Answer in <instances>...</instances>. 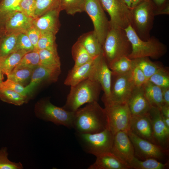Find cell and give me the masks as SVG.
<instances>
[{"mask_svg":"<svg viewBox=\"0 0 169 169\" xmlns=\"http://www.w3.org/2000/svg\"><path fill=\"white\" fill-rule=\"evenodd\" d=\"M73 128L79 134L95 133L109 129L104 108L98 102L87 103L79 108L74 112Z\"/></svg>","mask_w":169,"mask_h":169,"instance_id":"cell-1","label":"cell"},{"mask_svg":"<svg viewBox=\"0 0 169 169\" xmlns=\"http://www.w3.org/2000/svg\"><path fill=\"white\" fill-rule=\"evenodd\" d=\"M70 87L63 108L72 112L75 111L85 104L98 102L102 90L99 83L91 78L86 79Z\"/></svg>","mask_w":169,"mask_h":169,"instance_id":"cell-2","label":"cell"},{"mask_svg":"<svg viewBox=\"0 0 169 169\" xmlns=\"http://www.w3.org/2000/svg\"><path fill=\"white\" fill-rule=\"evenodd\" d=\"M131 46V51L128 57L131 59L144 57L158 59L167 51V46L154 36L144 40L136 34L131 25L124 29Z\"/></svg>","mask_w":169,"mask_h":169,"instance_id":"cell-3","label":"cell"},{"mask_svg":"<svg viewBox=\"0 0 169 169\" xmlns=\"http://www.w3.org/2000/svg\"><path fill=\"white\" fill-rule=\"evenodd\" d=\"M102 54L109 66L131 51V44L124 29L110 28L102 45Z\"/></svg>","mask_w":169,"mask_h":169,"instance_id":"cell-4","label":"cell"},{"mask_svg":"<svg viewBox=\"0 0 169 169\" xmlns=\"http://www.w3.org/2000/svg\"><path fill=\"white\" fill-rule=\"evenodd\" d=\"M110 130L114 135L119 131H130L132 115L127 103L113 102L102 97Z\"/></svg>","mask_w":169,"mask_h":169,"instance_id":"cell-5","label":"cell"},{"mask_svg":"<svg viewBox=\"0 0 169 169\" xmlns=\"http://www.w3.org/2000/svg\"><path fill=\"white\" fill-rule=\"evenodd\" d=\"M131 26L141 39H148L156 16L152 3L150 0L142 2L131 8Z\"/></svg>","mask_w":169,"mask_h":169,"instance_id":"cell-6","label":"cell"},{"mask_svg":"<svg viewBox=\"0 0 169 169\" xmlns=\"http://www.w3.org/2000/svg\"><path fill=\"white\" fill-rule=\"evenodd\" d=\"M35 113L37 117L41 120L73 128L74 112L57 106L49 100H43L38 102L35 106Z\"/></svg>","mask_w":169,"mask_h":169,"instance_id":"cell-7","label":"cell"},{"mask_svg":"<svg viewBox=\"0 0 169 169\" xmlns=\"http://www.w3.org/2000/svg\"><path fill=\"white\" fill-rule=\"evenodd\" d=\"M82 147L87 153L96 156L110 151L114 135L108 129L95 133H76Z\"/></svg>","mask_w":169,"mask_h":169,"instance_id":"cell-8","label":"cell"},{"mask_svg":"<svg viewBox=\"0 0 169 169\" xmlns=\"http://www.w3.org/2000/svg\"><path fill=\"white\" fill-rule=\"evenodd\" d=\"M110 16L111 28L124 29L132 21L131 8L121 0H99Z\"/></svg>","mask_w":169,"mask_h":169,"instance_id":"cell-9","label":"cell"},{"mask_svg":"<svg viewBox=\"0 0 169 169\" xmlns=\"http://www.w3.org/2000/svg\"><path fill=\"white\" fill-rule=\"evenodd\" d=\"M84 12L91 19L93 30L102 45L111 28L109 20L99 0H85Z\"/></svg>","mask_w":169,"mask_h":169,"instance_id":"cell-10","label":"cell"},{"mask_svg":"<svg viewBox=\"0 0 169 169\" xmlns=\"http://www.w3.org/2000/svg\"><path fill=\"white\" fill-rule=\"evenodd\" d=\"M131 72L120 74L112 73L110 96L108 98L102 97L114 102L127 103L136 87L131 78Z\"/></svg>","mask_w":169,"mask_h":169,"instance_id":"cell-11","label":"cell"},{"mask_svg":"<svg viewBox=\"0 0 169 169\" xmlns=\"http://www.w3.org/2000/svg\"><path fill=\"white\" fill-rule=\"evenodd\" d=\"M127 133L133 146L136 157L142 160L153 158L159 161L165 158L168 150L142 139L130 131Z\"/></svg>","mask_w":169,"mask_h":169,"instance_id":"cell-12","label":"cell"},{"mask_svg":"<svg viewBox=\"0 0 169 169\" xmlns=\"http://www.w3.org/2000/svg\"><path fill=\"white\" fill-rule=\"evenodd\" d=\"M61 72L60 66H52L39 64L34 69L29 84L25 87L28 96L43 82H55Z\"/></svg>","mask_w":169,"mask_h":169,"instance_id":"cell-13","label":"cell"},{"mask_svg":"<svg viewBox=\"0 0 169 169\" xmlns=\"http://www.w3.org/2000/svg\"><path fill=\"white\" fill-rule=\"evenodd\" d=\"M148 114L151 121L153 137L156 144L167 150L169 128L163 121L160 109L151 106Z\"/></svg>","mask_w":169,"mask_h":169,"instance_id":"cell-14","label":"cell"},{"mask_svg":"<svg viewBox=\"0 0 169 169\" xmlns=\"http://www.w3.org/2000/svg\"><path fill=\"white\" fill-rule=\"evenodd\" d=\"M110 151L129 166L135 156L134 147L127 132L120 131L114 134Z\"/></svg>","mask_w":169,"mask_h":169,"instance_id":"cell-15","label":"cell"},{"mask_svg":"<svg viewBox=\"0 0 169 169\" xmlns=\"http://www.w3.org/2000/svg\"><path fill=\"white\" fill-rule=\"evenodd\" d=\"M34 19L21 11L16 12L4 22L0 36L7 33H24L33 25Z\"/></svg>","mask_w":169,"mask_h":169,"instance_id":"cell-16","label":"cell"},{"mask_svg":"<svg viewBox=\"0 0 169 169\" xmlns=\"http://www.w3.org/2000/svg\"><path fill=\"white\" fill-rule=\"evenodd\" d=\"M112 72L102 54L98 57L92 75L90 78L97 81L104 92L103 96L109 98L110 95Z\"/></svg>","mask_w":169,"mask_h":169,"instance_id":"cell-17","label":"cell"},{"mask_svg":"<svg viewBox=\"0 0 169 169\" xmlns=\"http://www.w3.org/2000/svg\"><path fill=\"white\" fill-rule=\"evenodd\" d=\"M130 131L142 139L156 144L148 113L141 115H132Z\"/></svg>","mask_w":169,"mask_h":169,"instance_id":"cell-18","label":"cell"},{"mask_svg":"<svg viewBox=\"0 0 169 169\" xmlns=\"http://www.w3.org/2000/svg\"><path fill=\"white\" fill-rule=\"evenodd\" d=\"M61 7L51 10L34 19L33 25L40 31H49L56 34L60 27L59 16Z\"/></svg>","mask_w":169,"mask_h":169,"instance_id":"cell-19","label":"cell"},{"mask_svg":"<svg viewBox=\"0 0 169 169\" xmlns=\"http://www.w3.org/2000/svg\"><path fill=\"white\" fill-rule=\"evenodd\" d=\"M98 56L81 66L76 68L73 67L69 72L64 81V84L71 86L86 79L90 78L92 75Z\"/></svg>","mask_w":169,"mask_h":169,"instance_id":"cell-20","label":"cell"},{"mask_svg":"<svg viewBox=\"0 0 169 169\" xmlns=\"http://www.w3.org/2000/svg\"><path fill=\"white\" fill-rule=\"evenodd\" d=\"M127 103L132 115L147 114L151 107L142 87H135Z\"/></svg>","mask_w":169,"mask_h":169,"instance_id":"cell-21","label":"cell"},{"mask_svg":"<svg viewBox=\"0 0 169 169\" xmlns=\"http://www.w3.org/2000/svg\"><path fill=\"white\" fill-rule=\"evenodd\" d=\"M96 159L88 169H128L129 166L111 151L96 156Z\"/></svg>","mask_w":169,"mask_h":169,"instance_id":"cell-22","label":"cell"},{"mask_svg":"<svg viewBox=\"0 0 169 169\" xmlns=\"http://www.w3.org/2000/svg\"><path fill=\"white\" fill-rule=\"evenodd\" d=\"M77 40L92 57H96L102 54V45L94 30L82 34Z\"/></svg>","mask_w":169,"mask_h":169,"instance_id":"cell-23","label":"cell"},{"mask_svg":"<svg viewBox=\"0 0 169 169\" xmlns=\"http://www.w3.org/2000/svg\"><path fill=\"white\" fill-rule=\"evenodd\" d=\"M141 87L151 106L160 109L164 105L162 88L148 80Z\"/></svg>","mask_w":169,"mask_h":169,"instance_id":"cell-24","label":"cell"},{"mask_svg":"<svg viewBox=\"0 0 169 169\" xmlns=\"http://www.w3.org/2000/svg\"><path fill=\"white\" fill-rule=\"evenodd\" d=\"M29 52L20 50L13 52L0 59V67L4 74L7 76L19 63L23 56Z\"/></svg>","mask_w":169,"mask_h":169,"instance_id":"cell-25","label":"cell"},{"mask_svg":"<svg viewBox=\"0 0 169 169\" xmlns=\"http://www.w3.org/2000/svg\"><path fill=\"white\" fill-rule=\"evenodd\" d=\"M19 33H7L0 36V59L16 51L18 37Z\"/></svg>","mask_w":169,"mask_h":169,"instance_id":"cell-26","label":"cell"},{"mask_svg":"<svg viewBox=\"0 0 169 169\" xmlns=\"http://www.w3.org/2000/svg\"><path fill=\"white\" fill-rule=\"evenodd\" d=\"M21 0H1L0 1V32L7 19L14 12L21 11Z\"/></svg>","mask_w":169,"mask_h":169,"instance_id":"cell-27","label":"cell"},{"mask_svg":"<svg viewBox=\"0 0 169 169\" xmlns=\"http://www.w3.org/2000/svg\"><path fill=\"white\" fill-rule=\"evenodd\" d=\"M71 53L74 62L73 68L84 64L95 58L92 57L90 55L83 45L78 40L72 47Z\"/></svg>","mask_w":169,"mask_h":169,"instance_id":"cell-28","label":"cell"},{"mask_svg":"<svg viewBox=\"0 0 169 169\" xmlns=\"http://www.w3.org/2000/svg\"><path fill=\"white\" fill-rule=\"evenodd\" d=\"M168 162L163 163L157 160L149 158L142 160L135 156L129 165L130 169H164L168 165Z\"/></svg>","mask_w":169,"mask_h":169,"instance_id":"cell-29","label":"cell"},{"mask_svg":"<svg viewBox=\"0 0 169 169\" xmlns=\"http://www.w3.org/2000/svg\"><path fill=\"white\" fill-rule=\"evenodd\" d=\"M0 99L3 102L17 106L26 103L28 98L7 88L0 87Z\"/></svg>","mask_w":169,"mask_h":169,"instance_id":"cell-30","label":"cell"},{"mask_svg":"<svg viewBox=\"0 0 169 169\" xmlns=\"http://www.w3.org/2000/svg\"><path fill=\"white\" fill-rule=\"evenodd\" d=\"M134 66L132 59L128 56L123 57L109 65L112 73L115 74H125L131 71Z\"/></svg>","mask_w":169,"mask_h":169,"instance_id":"cell-31","label":"cell"},{"mask_svg":"<svg viewBox=\"0 0 169 169\" xmlns=\"http://www.w3.org/2000/svg\"><path fill=\"white\" fill-rule=\"evenodd\" d=\"M132 59L134 64L141 70L147 80L162 67L151 61L148 57L141 58Z\"/></svg>","mask_w":169,"mask_h":169,"instance_id":"cell-32","label":"cell"},{"mask_svg":"<svg viewBox=\"0 0 169 169\" xmlns=\"http://www.w3.org/2000/svg\"><path fill=\"white\" fill-rule=\"evenodd\" d=\"M35 68H14L7 76V79L23 86L31 79Z\"/></svg>","mask_w":169,"mask_h":169,"instance_id":"cell-33","label":"cell"},{"mask_svg":"<svg viewBox=\"0 0 169 169\" xmlns=\"http://www.w3.org/2000/svg\"><path fill=\"white\" fill-rule=\"evenodd\" d=\"M55 35V34L51 32L40 31V35L38 43V50L44 49L57 51Z\"/></svg>","mask_w":169,"mask_h":169,"instance_id":"cell-34","label":"cell"},{"mask_svg":"<svg viewBox=\"0 0 169 169\" xmlns=\"http://www.w3.org/2000/svg\"><path fill=\"white\" fill-rule=\"evenodd\" d=\"M40 64L52 66H60L61 63L57 51L47 49L38 50Z\"/></svg>","mask_w":169,"mask_h":169,"instance_id":"cell-35","label":"cell"},{"mask_svg":"<svg viewBox=\"0 0 169 169\" xmlns=\"http://www.w3.org/2000/svg\"><path fill=\"white\" fill-rule=\"evenodd\" d=\"M62 10L73 15L77 13L84 12L85 0H60Z\"/></svg>","mask_w":169,"mask_h":169,"instance_id":"cell-36","label":"cell"},{"mask_svg":"<svg viewBox=\"0 0 169 169\" xmlns=\"http://www.w3.org/2000/svg\"><path fill=\"white\" fill-rule=\"evenodd\" d=\"M60 0H35L36 18L47 12L61 7Z\"/></svg>","mask_w":169,"mask_h":169,"instance_id":"cell-37","label":"cell"},{"mask_svg":"<svg viewBox=\"0 0 169 169\" xmlns=\"http://www.w3.org/2000/svg\"><path fill=\"white\" fill-rule=\"evenodd\" d=\"M39 64L40 58L38 50H34L26 54L15 68H35Z\"/></svg>","mask_w":169,"mask_h":169,"instance_id":"cell-38","label":"cell"},{"mask_svg":"<svg viewBox=\"0 0 169 169\" xmlns=\"http://www.w3.org/2000/svg\"><path fill=\"white\" fill-rule=\"evenodd\" d=\"M148 80L161 88L169 87V74L162 67L152 75Z\"/></svg>","mask_w":169,"mask_h":169,"instance_id":"cell-39","label":"cell"},{"mask_svg":"<svg viewBox=\"0 0 169 169\" xmlns=\"http://www.w3.org/2000/svg\"><path fill=\"white\" fill-rule=\"evenodd\" d=\"M7 148L4 147L0 149V169H22L23 167L20 162H15L10 160L8 157Z\"/></svg>","mask_w":169,"mask_h":169,"instance_id":"cell-40","label":"cell"},{"mask_svg":"<svg viewBox=\"0 0 169 169\" xmlns=\"http://www.w3.org/2000/svg\"><path fill=\"white\" fill-rule=\"evenodd\" d=\"M20 50L28 52L34 50L33 45L25 33H20L18 36L16 51Z\"/></svg>","mask_w":169,"mask_h":169,"instance_id":"cell-41","label":"cell"},{"mask_svg":"<svg viewBox=\"0 0 169 169\" xmlns=\"http://www.w3.org/2000/svg\"><path fill=\"white\" fill-rule=\"evenodd\" d=\"M133 63L134 66L131 72V78L135 86L137 87H141L148 80L140 68L134 62Z\"/></svg>","mask_w":169,"mask_h":169,"instance_id":"cell-42","label":"cell"},{"mask_svg":"<svg viewBox=\"0 0 169 169\" xmlns=\"http://www.w3.org/2000/svg\"><path fill=\"white\" fill-rule=\"evenodd\" d=\"M21 12L28 16L35 19V0H21L20 3Z\"/></svg>","mask_w":169,"mask_h":169,"instance_id":"cell-43","label":"cell"},{"mask_svg":"<svg viewBox=\"0 0 169 169\" xmlns=\"http://www.w3.org/2000/svg\"><path fill=\"white\" fill-rule=\"evenodd\" d=\"M0 87L12 90L28 98L25 92L24 86L8 79L3 81L0 85Z\"/></svg>","mask_w":169,"mask_h":169,"instance_id":"cell-44","label":"cell"},{"mask_svg":"<svg viewBox=\"0 0 169 169\" xmlns=\"http://www.w3.org/2000/svg\"><path fill=\"white\" fill-rule=\"evenodd\" d=\"M24 33L27 34L32 43L34 47V50H38V43L40 35V31L33 24Z\"/></svg>","mask_w":169,"mask_h":169,"instance_id":"cell-45","label":"cell"},{"mask_svg":"<svg viewBox=\"0 0 169 169\" xmlns=\"http://www.w3.org/2000/svg\"><path fill=\"white\" fill-rule=\"evenodd\" d=\"M164 105L169 106V87L162 88Z\"/></svg>","mask_w":169,"mask_h":169,"instance_id":"cell-46","label":"cell"},{"mask_svg":"<svg viewBox=\"0 0 169 169\" xmlns=\"http://www.w3.org/2000/svg\"><path fill=\"white\" fill-rule=\"evenodd\" d=\"M162 115L169 118V106L163 105L160 109Z\"/></svg>","mask_w":169,"mask_h":169,"instance_id":"cell-47","label":"cell"},{"mask_svg":"<svg viewBox=\"0 0 169 169\" xmlns=\"http://www.w3.org/2000/svg\"><path fill=\"white\" fill-rule=\"evenodd\" d=\"M149 0H133L131 6V8H133L140 3L145 1H149Z\"/></svg>","mask_w":169,"mask_h":169,"instance_id":"cell-48","label":"cell"},{"mask_svg":"<svg viewBox=\"0 0 169 169\" xmlns=\"http://www.w3.org/2000/svg\"><path fill=\"white\" fill-rule=\"evenodd\" d=\"M162 115V114H161ZM163 121L166 125L169 128V118L164 116L162 115Z\"/></svg>","mask_w":169,"mask_h":169,"instance_id":"cell-49","label":"cell"},{"mask_svg":"<svg viewBox=\"0 0 169 169\" xmlns=\"http://www.w3.org/2000/svg\"><path fill=\"white\" fill-rule=\"evenodd\" d=\"M122 0L129 8H131V5L133 0Z\"/></svg>","mask_w":169,"mask_h":169,"instance_id":"cell-50","label":"cell"},{"mask_svg":"<svg viewBox=\"0 0 169 169\" xmlns=\"http://www.w3.org/2000/svg\"><path fill=\"white\" fill-rule=\"evenodd\" d=\"M3 74H4L0 67V85L3 82Z\"/></svg>","mask_w":169,"mask_h":169,"instance_id":"cell-51","label":"cell"},{"mask_svg":"<svg viewBox=\"0 0 169 169\" xmlns=\"http://www.w3.org/2000/svg\"><path fill=\"white\" fill-rule=\"evenodd\" d=\"M1 0H0V1H1Z\"/></svg>","mask_w":169,"mask_h":169,"instance_id":"cell-52","label":"cell"}]
</instances>
